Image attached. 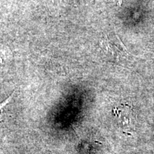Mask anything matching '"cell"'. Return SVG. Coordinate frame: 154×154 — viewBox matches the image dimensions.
<instances>
[{
    "mask_svg": "<svg viewBox=\"0 0 154 154\" xmlns=\"http://www.w3.org/2000/svg\"><path fill=\"white\" fill-rule=\"evenodd\" d=\"M14 93L11 94L10 96H9L7 99H5V101H2L1 103H0V122L2 121V117H3L4 111H5V108L7 106V104H9V103H10L11 99H12L13 96H14Z\"/></svg>",
    "mask_w": 154,
    "mask_h": 154,
    "instance_id": "cell-1",
    "label": "cell"
},
{
    "mask_svg": "<svg viewBox=\"0 0 154 154\" xmlns=\"http://www.w3.org/2000/svg\"><path fill=\"white\" fill-rule=\"evenodd\" d=\"M153 153H154V149H153Z\"/></svg>",
    "mask_w": 154,
    "mask_h": 154,
    "instance_id": "cell-2",
    "label": "cell"
}]
</instances>
